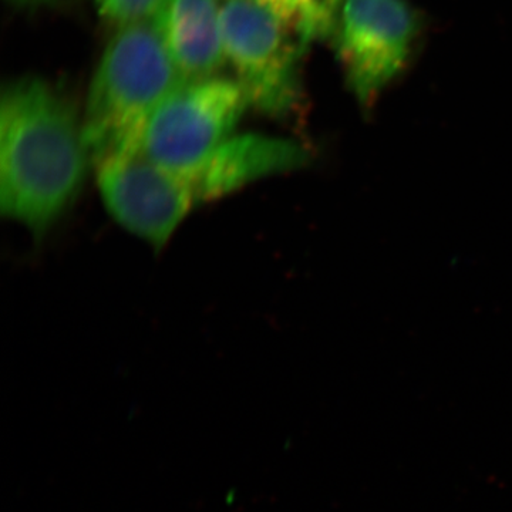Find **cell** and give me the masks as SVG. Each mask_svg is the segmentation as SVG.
<instances>
[{
    "mask_svg": "<svg viewBox=\"0 0 512 512\" xmlns=\"http://www.w3.org/2000/svg\"><path fill=\"white\" fill-rule=\"evenodd\" d=\"M93 161L83 119L39 77L6 84L0 100V210L36 237L79 197Z\"/></svg>",
    "mask_w": 512,
    "mask_h": 512,
    "instance_id": "6da1fadb",
    "label": "cell"
},
{
    "mask_svg": "<svg viewBox=\"0 0 512 512\" xmlns=\"http://www.w3.org/2000/svg\"><path fill=\"white\" fill-rule=\"evenodd\" d=\"M184 83L153 23L117 29L94 73L84 110V140L93 167L138 150L151 116Z\"/></svg>",
    "mask_w": 512,
    "mask_h": 512,
    "instance_id": "7a4b0ae2",
    "label": "cell"
},
{
    "mask_svg": "<svg viewBox=\"0 0 512 512\" xmlns=\"http://www.w3.org/2000/svg\"><path fill=\"white\" fill-rule=\"evenodd\" d=\"M222 39L227 63L249 107L272 119L301 103V60L308 43L261 0H225Z\"/></svg>",
    "mask_w": 512,
    "mask_h": 512,
    "instance_id": "3957f363",
    "label": "cell"
},
{
    "mask_svg": "<svg viewBox=\"0 0 512 512\" xmlns=\"http://www.w3.org/2000/svg\"><path fill=\"white\" fill-rule=\"evenodd\" d=\"M249 103L237 80L185 82L151 116L141 153L158 167L191 177L234 137Z\"/></svg>",
    "mask_w": 512,
    "mask_h": 512,
    "instance_id": "277c9868",
    "label": "cell"
},
{
    "mask_svg": "<svg viewBox=\"0 0 512 512\" xmlns=\"http://www.w3.org/2000/svg\"><path fill=\"white\" fill-rule=\"evenodd\" d=\"M420 20L407 0H346L333 45L350 92L369 109L404 72Z\"/></svg>",
    "mask_w": 512,
    "mask_h": 512,
    "instance_id": "5b68a950",
    "label": "cell"
},
{
    "mask_svg": "<svg viewBox=\"0 0 512 512\" xmlns=\"http://www.w3.org/2000/svg\"><path fill=\"white\" fill-rule=\"evenodd\" d=\"M97 187L111 217L156 249L168 244L197 207L190 180L148 160L140 148L94 165Z\"/></svg>",
    "mask_w": 512,
    "mask_h": 512,
    "instance_id": "8992f818",
    "label": "cell"
},
{
    "mask_svg": "<svg viewBox=\"0 0 512 512\" xmlns=\"http://www.w3.org/2000/svg\"><path fill=\"white\" fill-rule=\"evenodd\" d=\"M311 151L298 141L241 134L229 138L204 167L187 177L198 204L221 200L271 175L305 167Z\"/></svg>",
    "mask_w": 512,
    "mask_h": 512,
    "instance_id": "52a82bcc",
    "label": "cell"
},
{
    "mask_svg": "<svg viewBox=\"0 0 512 512\" xmlns=\"http://www.w3.org/2000/svg\"><path fill=\"white\" fill-rule=\"evenodd\" d=\"M151 23L185 82L215 77L227 63L218 0H161Z\"/></svg>",
    "mask_w": 512,
    "mask_h": 512,
    "instance_id": "ba28073f",
    "label": "cell"
},
{
    "mask_svg": "<svg viewBox=\"0 0 512 512\" xmlns=\"http://www.w3.org/2000/svg\"><path fill=\"white\" fill-rule=\"evenodd\" d=\"M281 16L308 45L333 36L346 0H261Z\"/></svg>",
    "mask_w": 512,
    "mask_h": 512,
    "instance_id": "9c48e42d",
    "label": "cell"
},
{
    "mask_svg": "<svg viewBox=\"0 0 512 512\" xmlns=\"http://www.w3.org/2000/svg\"><path fill=\"white\" fill-rule=\"evenodd\" d=\"M101 18L114 25L127 26L146 22L154 15L161 0H93Z\"/></svg>",
    "mask_w": 512,
    "mask_h": 512,
    "instance_id": "30bf717a",
    "label": "cell"
},
{
    "mask_svg": "<svg viewBox=\"0 0 512 512\" xmlns=\"http://www.w3.org/2000/svg\"><path fill=\"white\" fill-rule=\"evenodd\" d=\"M12 5L18 6V8H42V6L52 5L56 0H9Z\"/></svg>",
    "mask_w": 512,
    "mask_h": 512,
    "instance_id": "8fae6325",
    "label": "cell"
}]
</instances>
